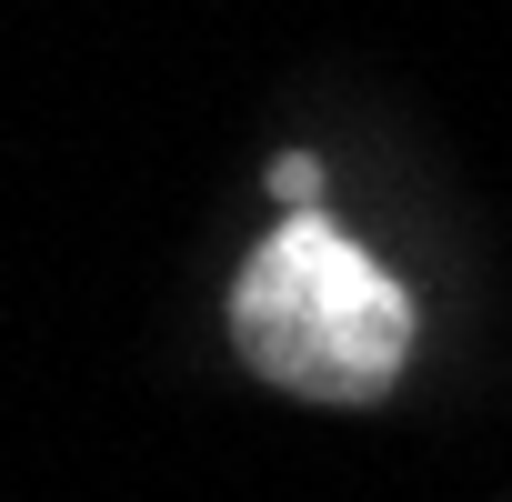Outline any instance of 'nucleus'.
<instances>
[{
    "instance_id": "nucleus-1",
    "label": "nucleus",
    "mask_w": 512,
    "mask_h": 502,
    "mask_svg": "<svg viewBox=\"0 0 512 502\" xmlns=\"http://www.w3.org/2000/svg\"><path fill=\"white\" fill-rule=\"evenodd\" d=\"M241 362L302 402H382L412 352V302L322 211H292L231 282Z\"/></svg>"
},
{
    "instance_id": "nucleus-2",
    "label": "nucleus",
    "mask_w": 512,
    "mask_h": 502,
    "mask_svg": "<svg viewBox=\"0 0 512 502\" xmlns=\"http://www.w3.org/2000/svg\"><path fill=\"white\" fill-rule=\"evenodd\" d=\"M272 191H282L292 211H312V191H322V161H282V171H272Z\"/></svg>"
}]
</instances>
